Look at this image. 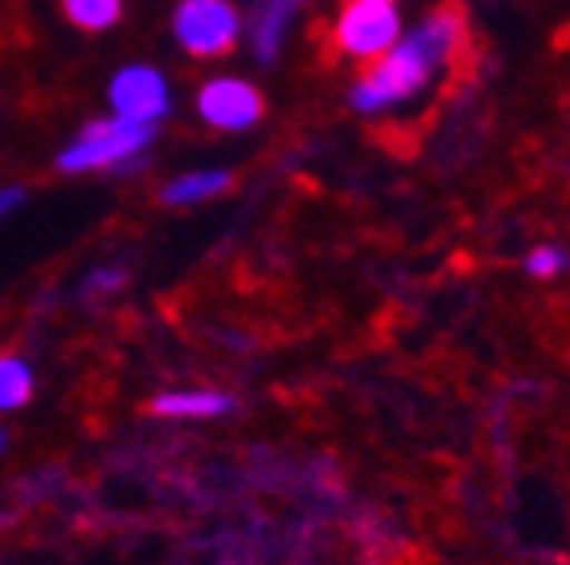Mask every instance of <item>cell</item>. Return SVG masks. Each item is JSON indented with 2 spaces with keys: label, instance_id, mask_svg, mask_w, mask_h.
Wrapping results in <instances>:
<instances>
[{
  "label": "cell",
  "instance_id": "cell-12",
  "mask_svg": "<svg viewBox=\"0 0 570 565\" xmlns=\"http://www.w3.org/2000/svg\"><path fill=\"white\" fill-rule=\"evenodd\" d=\"M562 269H567V254H562L559 246H539L527 254V274L539 277V281H547V277H559Z\"/></svg>",
  "mask_w": 570,
  "mask_h": 565
},
{
  "label": "cell",
  "instance_id": "cell-14",
  "mask_svg": "<svg viewBox=\"0 0 570 565\" xmlns=\"http://www.w3.org/2000/svg\"><path fill=\"white\" fill-rule=\"evenodd\" d=\"M4 443H9V435H4V432H0V450H4Z\"/></svg>",
  "mask_w": 570,
  "mask_h": 565
},
{
  "label": "cell",
  "instance_id": "cell-13",
  "mask_svg": "<svg viewBox=\"0 0 570 565\" xmlns=\"http://www.w3.org/2000/svg\"><path fill=\"white\" fill-rule=\"evenodd\" d=\"M20 202H24V190H20V186H4V190H0V218L17 210Z\"/></svg>",
  "mask_w": 570,
  "mask_h": 565
},
{
  "label": "cell",
  "instance_id": "cell-11",
  "mask_svg": "<svg viewBox=\"0 0 570 565\" xmlns=\"http://www.w3.org/2000/svg\"><path fill=\"white\" fill-rule=\"evenodd\" d=\"M32 399V368L20 356H0V412H17Z\"/></svg>",
  "mask_w": 570,
  "mask_h": 565
},
{
  "label": "cell",
  "instance_id": "cell-4",
  "mask_svg": "<svg viewBox=\"0 0 570 565\" xmlns=\"http://www.w3.org/2000/svg\"><path fill=\"white\" fill-rule=\"evenodd\" d=\"M401 12L389 0H348L337 20V48L353 60H376L401 40Z\"/></svg>",
  "mask_w": 570,
  "mask_h": 565
},
{
  "label": "cell",
  "instance_id": "cell-10",
  "mask_svg": "<svg viewBox=\"0 0 570 565\" xmlns=\"http://www.w3.org/2000/svg\"><path fill=\"white\" fill-rule=\"evenodd\" d=\"M63 17L83 32H104V28L119 24L124 0H63Z\"/></svg>",
  "mask_w": 570,
  "mask_h": 565
},
{
  "label": "cell",
  "instance_id": "cell-1",
  "mask_svg": "<svg viewBox=\"0 0 570 565\" xmlns=\"http://www.w3.org/2000/svg\"><path fill=\"white\" fill-rule=\"evenodd\" d=\"M436 68H440V60L428 52V44L416 32L401 36V40H396L389 52L376 56L365 76L353 83V107L365 111V116H373V111H384V107H392V103H404V99H412L432 80Z\"/></svg>",
  "mask_w": 570,
  "mask_h": 565
},
{
  "label": "cell",
  "instance_id": "cell-7",
  "mask_svg": "<svg viewBox=\"0 0 570 565\" xmlns=\"http://www.w3.org/2000/svg\"><path fill=\"white\" fill-rule=\"evenodd\" d=\"M234 399L223 391H163L151 399L155 416H170V419H210L230 412Z\"/></svg>",
  "mask_w": 570,
  "mask_h": 565
},
{
  "label": "cell",
  "instance_id": "cell-15",
  "mask_svg": "<svg viewBox=\"0 0 570 565\" xmlns=\"http://www.w3.org/2000/svg\"><path fill=\"white\" fill-rule=\"evenodd\" d=\"M389 4H396V0H389Z\"/></svg>",
  "mask_w": 570,
  "mask_h": 565
},
{
  "label": "cell",
  "instance_id": "cell-2",
  "mask_svg": "<svg viewBox=\"0 0 570 565\" xmlns=\"http://www.w3.org/2000/svg\"><path fill=\"white\" fill-rule=\"evenodd\" d=\"M155 127L151 123H131V119H96L80 131V139L63 150L56 167L68 170V175H88V170L116 167V162L139 155L147 142H151Z\"/></svg>",
  "mask_w": 570,
  "mask_h": 565
},
{
  "label": "cell",
  "instance_id": "cell-3",
  "mask_svg": "<svg viewBox=\"0 0 570 565\" xmlns=\"http://www.w3.org/2000/svg\"><path fill=\"white\" fill-rule=\"evenodd\" d=\"M170 28L178 48L198 60H218L238 44V12L230 0H178Z\"/></svg>",
  "mask_w": 570,
  "mask_h": 565
},
{
  "label": "cell",
  "instance_id": "cell-9",
  "mask_svg": "<svg viewBox=\"0 0 570 565\" xmlns=\"http://www.w3.org/2000/svg\"><path fill=\"white\" fill-rule=\"evenodd\" d=\"M234 178L226 170H198V175H183L170 186H163V202L167 206H190V202H206V198H218L230 190Z\"/></svg>",
  "mask_w": 570,
  "mask_h": 565
},
{
  "label": "cell",
  "instance_id": "cell-6",
  "mask_svg": "<svg viewBox=\"0 0 570 565\" xmlns=\"http://www.w3.org/2000/svg\"><path fill=\"white\" fill-rule=\"evenodd\" d=\"M111 107H116L119 119L155 127L170 107L167 80L155 68H147V63H131V68H124L111 80Z\"/></svg>",
  "mask_w": 570,
  "mask_h": 565
},
{
  "label": "cell",
  "instance_id": "cell-8",
  "mask_svg": "<svg viewBox=\"0 0 570 565\" xmlns=\"http://www.w3.org/2000/svg\"><path fill=\"white\" fill-rule=\"evenodd\" d=\"M302 9V0H266L258 12V24H254V48L266 63L277 60V48L285 40V28L294 20V12Z\"/></svg>",
  "mask_w": 570,
  "mask_h": 565
},
{
  "label": "cell",
  "instance_id": "cell-5",
  "mask_svg": "<svg viewBox=\"0 0 570 565\" xmlns=\"http://www.w3.org/2000/svg\"><path fill=\"white\" fill-rule=\"evenodd\" d=\"M198 116L210 127H218V131H246V127H254L266 116V99H262V91L254 83L223 76V80L203 83Z\"/></svg>",
  "mask_w": 570,
  "mask_h": 565
}]
</instances>
